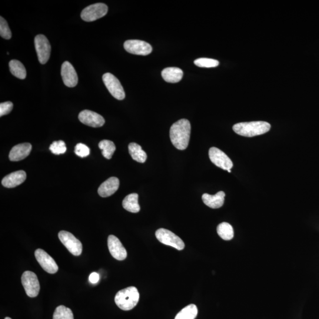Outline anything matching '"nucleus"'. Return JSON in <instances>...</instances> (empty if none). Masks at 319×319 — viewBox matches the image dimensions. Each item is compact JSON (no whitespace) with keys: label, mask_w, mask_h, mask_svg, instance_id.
I'll return each instance as SVG.
<instances>
[{"label":"nucleus","mask_w":319,"mask_h":319,"mask_svg":"<svg viewBox=\"0 0 319 319\" xmlns=\"http://www.w3.org/2000/svg\"><path fill=\"white\" fill-rule=\"evenodd\" d=\"M99 280V275L96 272H92L89 277V280L92 284L97 283Z\"/></svg>","instance_id":"nucleus-33"},{"label":"nucleus","mask_w":319,"mask_h":319,"mask_svg":"<svg viewBox=\"0 0 319 319\" xmlns=\"http://www.w3.org/2000/svg\"><path fill=\"white\" fill-rule=\"evenodd\" d=\"M99 148L102 150L103 156L106 159H111L116 149L115 145L112 141L104 139L99 143Z\"/></svg>","instance_id":"nucleus-26"},{"label":"nucleus","mask_w":319,"mask_h":319,"mask_svg":"<svg viewBox=\"0 0 319 319\" xmlns=\"http://www.w3.org/2000/svg\"><path fill=\"white\" fill-rule=\"evenodd\" d=\"M49 149L53 154L59 155L65 153L66 151V146L64 141L59 140L53 142L50 145Z\"/></svg>","instance_id":"nucleus-29"},{"label":"nucleus","mask_w":319,"mask_h":319,"mask_svg":"<svg viewBox=\"0 0 319 319\" xmlns=\"http://www.w3.org/2000/svg\"><path fill=\"white\" fill-rule=\"evenodd\" d=\"M58 237L62 243L71 253L75 256L82 254V244L75 236L65 231L59 232Z\"/></svg>","instance_id":"nucleus-8"},{"label":"nucleus","mask_w":319,"mask_h":319,"mask_svg":"<svg viewBox=\"0 0 319 319\" xmlns=\"http://www.w3.org/2000/svg\"><path fill=\"white\" fill-rule=\"evenodd\" d=\"M75 152L79 157L84 158L90 153V149L85 144L79 143L75 146Z\"/></svg>","instance_id":"nucleus-31"},{"label":"nucleus","mask_w":319,"mask_h":319,"mask_svg":"<svg viewBox=\"0 0 319 319\" xmlns=\"http://www.w3.org/2000/svg\"><path fill=\"white\" fill-rule=\"evenodd\" d=\"M196 66L201 68H215L219 64L217 60L209 58H199L194 61Z\"/></svg>","instance_id":"nucleus-28"},{"label":"nucleus","mask_w":319,"mask_h":319,"mask_svg":"<svg viewBox=\"0 0 319 319\" xmlns=\"http://www.w3.org/2000/svg\"><path fill=\"white\" fill-rule=\"evenodd\" d=\"M119 186V181L117 178L111 177L102 183L98 188V192L102 198L110 197L117 191Z\"/></svg>","instance_id":"nucleus-16"},{"label":"nucleus","mask_w":319,"mask_h":319,"mask_svg":"<svg viewBox=\"0 0 319 319\" xmlns=\"http://www.w3.org/2000/svg\"><path fill=\"white\" fill-rule=\"evenodd\" d=\"M102 80L106 88L115 98L118 100H122L125 98V94L124 88L121 82L114 75L110 73H106L103 75Z\"/></svg>","instance_id":"nucleus-7"},{"label":"nucleus","mask_w":319,"mask_h":319,"mask_svg":"<svg viewBox=\"0 0 319 319\" xmlns=\"http://www.w3.org/2000/svg\"><path fill=\"white\" fill-rule=\"evenodd\" d=\"M5 319H12L11 317H6Z\"/></svg>","instance_id":"nucleus-34"},{"label":"nucleus","mask_w":319,"mask_h":319,"mask_svg":"<svg viewBox=\"0 0 319 319\" xmlns=\"http://www.w3.org/2000/svg\"><path fill=\"white\" fill-rule=\"evenodd\" d=\"M0 36L8 40L11 39L12 36L8 23L3 17L0 18Z\"/></svg>","instance_id":"nucleus-30"},{"label":"nucleus","mask_w":319,"mask_h":319,"mask_svg":"<svg viewBox=\"0 0 319 319\" xmlns=\"http://www.w3.org/2000/svg\"><path fill=\"white\" fill-rule=\"evenodd\" d=\"M139 298V294L137 288L129 287L117 292L115 297V302L121 310L128 311L137 305Z\"/></svg>","instance_id":"nucleus-3"},{"label":"nucleus","mask_w":319,"mask_h":319,"mask_svg":"<svg viewBox=\"0 0 319 319\" xmlns=\"http://www.w3.org/2000/svg\"><path fill=\"white\" fill-rule=\"evenodd\" d=\"M53 319H74V314L69 308L59 305L56 308Z\"/></svg>","instance_id":"nucleus-27"},{"label":"nucleus","mask_w":319,"mask_h":319,"mask_svg":"<svg viewBox=\"0 0 319 319\" xmlns=\"http://www.w3.org/2000/svg\"><path fill=\"white\" fill-rule=\"evenodd\" d=\"M61 75L64 84L68 87H75L78 84L77 73L71 63L66 61L62 64Z\"/></svg>","instance_id":"nucleus-15"},{"label":"nucleus","mask_w":319,"mask_h":319,"mask_svg":"<svg viewBox=\"0 0 319 319\" xmlns=\"http://www.w3.org/2000/svg\"><path fill=\"white\" fill-rule=\"evenodd\" d=\"M79 119L83 124L89 127L98 128L105 124V119L98 113L89 110H84L79 113Z\"/></svg>","instance_id":"nucleus-13"},{"label":"nucleus","mask_w":319,"mask_h":319,"mask_svg":"<svg viewBox=\"0 0 319 319\" xmlns=\"http://www.w3.org/2000/svg\"><path fill=\"white\" fill-rule=\"evenodd\" d=\"M35 45L39 61L41 64H45L51 56V46L47 38L43 35H38L35 39Z\"/></svg>","instance_id":"nucleus-9"},{"label":"nucleus","mask_w":319,"mask_h":319,"mask_svg":"<svg viewBox=\"0 0 319 319\" xmlns=\"http://www.w3.org/2000/svg\"><path fill=\"white\" fill-rule=\"evenodd\" d=\"M191 125L188 119H182L174 123L170 129L172 144L180 150L187 148L190 140Z\"/></svg>","instance_id":"nucleus-1"},{"label":"nucleus","mask_w":319,"mask_h":319,"mask_svg":"<svg viewBox=\"0 0 319 319\" xmlns=\"http://www.w3.org/2000/svg\"><path fill=\"white\" fill-rule=\"evenodd\" d=\"M108 247L110 254L116 260L122 261L127 257V252L120 241L114 235H109L108 238Z\"/></svg>","instance_id":"nucleus-14"},{"label":"nucleus","mask_w":319,"mask_h":319,"mask_svg":"<svg viewBox=\"0 0 319 319\" xmlns=\"http://www.w3.org/2000/svg\"><path fill=\"white\" fill-rule=\"evenodd\" d=\"M155 237L158 240L166 245L177 249L181 251L185 248V243L181 238L175 235L174 232L164 228L158 229L155 232Z\"/></svg>","instance_id":"nucleus-4"},{"label":"nucleus","mask_w":319,"mask_h":319,"mask_svg":"<svg viewBox=\"0 0 319 319\" xmlns=\"http://www.w3.org/2000/svg\"><path fill=\"white\" fill-rule=\"evenodd\" d=\"M198 310L197 305L192 304L183 308L176 315L175 319H195L197 317Z\"/></svg>","instance_id":"nucleus-25"},{"label":"nucleus","mask_w":319,"mask_h":319,"mask_svg":"<svg viewBox=\"0 0 319 319\" xmlns=\"http://www.w3.org/2000/svg\"><path fill=\"white\" fill-rule=\"evenodd\" d=\"M129 154L134 161L144 164L147 160V154L142 150L140 145L135 142H131L128 145Z\"/></svg>","instance_id":"nucleus-22"},{"label":"nucleus","mask_w":319,"mask_h":319,"mask_svg":"<svg viewBox=\"0 0 319 319\" xmlns=\"http://www.w3.org/2000/svg\"><path fill=\"white\" fill-rule=\"evenodd\" d=\"M13 104L12 102L8 101L1 103L0 104V117L9 114L13 109Z\"/></svg>","instance_id":"nucleus-32"},{"label":"nucleus","mask_w":319,"mask_h":319,"mask_svg":"<svg viewBox=\"0 0 319 319\" xmlns=\"http://www.w3.org/2000/svg\"><path fill=\"white\" fill-rule=\"evenodd\" d=\"M122 207L128 212L138 213L140 211V207L138 204V195L131 194L127 196L123 200Z\"/></svg>","instance_id":"nucleus-21"},{"label":"nucleus","mask_w":319,"mask_h":319,"mask_svg":"<svg viewBox=\"0 0 319 319\" xmlns=\"http://www.w3.org/2000/svg\"><path fill=\"white\" fill-rule=\"evenodd\" d=\"M228 172L229 173H231V170H229V171H228Z\"/></svg>","instance_id":"nucleus-35"},{"label":"nucleus","mask_w":319,"mask_h":319,"mask_svg":"<svg viewBox=\"0 0 319 319\" xmlns=\"http://www.w3.org/2000/svg\"><path fill=\"white\" fill-rule=\"evenodd\" d=\"M32 146L30 143L16 145L13 147L9 154V158L12 162H18L25 159L31 153Z\"/></svg>","instance_id":"nucleus-17"},{"label":"nucleus","mask_w":319,"mask_h":319,"mask_svg":"<svg viewBox=\"0 0 319 319\" xmlns=\"http://www.w3.org/2000/svg\"><path fill=\"white\" fill-rule=\"evenodd\" d=\"M22 282L27 295L30 297H37L40 291L39 281L37 275L34 272L26 271L23 272Z\"/></svg>","instance_id":"nucleus-5"},{"label":"nucleus","mask_w":319,"mask_h":319,"mask_svg":"<svg viewBox=\"0 0 319 319\" xmlns=\"http://www.w3.org/2000/svg\"><path fill=\"white\" fill-rule=\"evenodd\" d=\"M162 76L166 82L178 83L181 81L184 76V72L179 68H167L163 70Z\"/></svg>","instance_id":"nucleus-20"},{"label":"nucleus","mask_w":319,"mask_h":319,"mask_svg":"<svg viewBox=\"0 0 319 319\" xmlns=\"http://www.w3.org/2000/svg\"><path fill=\"white\" fill-rule=\"evenodd\" d=\"M225 194L220 191L215 195L205 194L202 195V200L208 207L212 209H218L223 206L225 201Z\"/></svg>","instance_id":"nucleus-19"},{"label":"nucleus","mask_w":319,"mask_h":319,"mask_svg":"<svg viewBox=\"0 0 319 319\" xmlns=\"http://www.w3.org/2000/svg\"><path fill=\"white\" fill-rule=\"evenodd\" d=\"M108 6L104 3H96L86 7L81 13V18L83 21L91 22L103 18L107 14Z\"/></svg>","instance_id":"nucleus-6"},{"label":"nucleus","mask_w":319,"mask_h":319,"mask_svg":"<svg viewBox=\"0 0 319 319\" xmlns=\"http://www.w3.org/2000/svg\"><path fill=\"white\" fill-rule=\"evenodd\" d=\"M126 51L136 55L147 56L152 52V47L149 43L139 40H128L124 44Z\"/></svg>","instance_id":"nucleus-11"},{"label":"nucleus","mask_w":319,"mask_h":319,"mask_svg":"<svg viewBox=\"0 0 319 319\" xmlns=\"http://www.w3.org/2000/svg\"><path fill=\"white\" fill-rule=\"evenodd\" d=\"M209 156L213 164L223 170L228 171L233 167V163L230 158L224 152L217 147L209 149Z\"/></svg>","instance_id":"nucleus-10"},{"label":"nucleus","mask_w":319,"mask_h":319,"mask_svg":"<svg viewBox=\"0 0 319 319\" xmlns=\"http://www.w3.org/2000/svg\"><path fill=\"white\" fill-rule=\"evenodd\" d=\"M217 232L219 237L225 241L231 240L234 238V229L227 222H222L217 227Z\"/></svg>","instance_id":"nucleus-24"},{"label":"nucleus","mask_w":319,"mask_h":319,"mask_svg":"<svg viewBox=\"0 0 319 319\" xmlns=\"http://www.w3.org/2000/svg\"><path fill=\"white\" fill-rule=\"evenodd\" d=\"M35 257L39 264L49 274H55L58 271V266L53 258L42 249H38L35 252Z\"/></svg>","instance_id":"nucleus-12"},{"label":"nucleus","mask_w":319,"mask_h":319,"mask_svg":"<svg viewBox=\"0 0 319 319\" xmlns=\"http://www.w3.org/2000/svg\"><path fill=\"white\" fill-rule=\"evenodd\" d=\"M271 125L265 121L238 123L233 126V130L239 135L252 137L270 131Z\"/></svg>","instance_id":"nucleus-2"},{"label":"nucleus","mask_w":319,"mask_h":319,"mask_svg":"<svg viewBox=\"0 0 319 319\" xmlns=\"http://www.w3.org/2000/svg\"><path fill=\"white\" fill-rule=\"evenodd\" d=\"M25 171H19L6 176L2 181V185L6 188H13L23 184L26 181Z\"/></svg>","instance_id":"nucleus-18"},{"label":"nucleus","mask_w":319,"mask_h":319,"mask_svg":"<svg viewBox=\"0 0 319 319\" xmlns=\"http://www.w3.org/2000/svg\"><path fill=\"white\" fill-rule=\"evenodd\" d=\"M9 67L12 74L16 77L21 79L26 78L27 76L26 70L22 62L18 61V60H12L9 63Z\"/></svg>","instance_id":"nucleus-23"}]
</instances>
